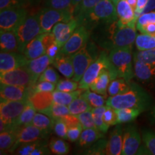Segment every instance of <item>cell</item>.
I'll use <instances>...</instances> for the list:
<instances>
[{"label":"cell","instance_id":"cell-12","mask_svg":"<svg viewBox=\"0 0 155 155\" xmlns=\"http://www.w3.org/2000/svg\"><path fill=\"white\" fill-rule=\"evenodd\" d=\"M71 57L74 69L73 80L79 82L89 65L94 62V59L87 50L86 46L71 55Z\"/></svg>","mask_w":155,"mask_h":155},{"label":"cell","instance_id":"cell-37","mask_svg":"<svg viewBox=\"0 0 155 155\" xmlns=\"http://www.w3.org/2000/svg\"><path fill=\"white\" fill-rule=\"evenodd\" d=\"M135 45L138 50H147L155 48V34L141 33L137 35Z\"/></svg>","mask_w":155,"mask_h":155},{"label":"cell","instance_id":"cell-42","mask_svg":"<svg viewBox=\"0 0 155 155\" xmlns=\"http://www.w3.org/2000/svg\"><path fill=\"white\" fill-rule=\"evenodd\" d=\"M79 88V83L75 81L67 79H61L56 84L55 90L61 91L71 92L76 91Z\"/></svg>","mask_w":155,"mask_h":155},{"label":"cell","instance_id":"cell-20","mask_svg":"<svg viewBox=\"0 0 155 155\" xmlns=\"http://www.w3.org/2000/svg\"><path fill=\"white\" fill-rule=\"evenodd\" d=\"M117 12V24L119 27L127 26L133 21H137L135 19V11L127 0H120L116 5Z\"/></svg>","mask_w":155,"mask_h":155},{"label":"cell","instance_id":"cell-46","mask_svg":"<svg viewBox=\"0 0 155 155\" xmlns=\"http://www.w3.org/2000/svg\"><path fill=\"white\" fill-rule=\"evenodd\" d=\"M155 24V11L142 14L137 19V29L140 31L147 25Z\"/></svg>","mask_w":155,"mask_h":155},{"label":"cell","instance_id":"cell-52","mask_svg":"<svg viewBox=\"0 0 155 155\" xmlns=\"http://www.w3.org/2000/svg\"><path fill=\"white\" fill-rule=\"evenodd\" d=\"M30 4L28 0H0V9L14 8V7H25Z\"/></svg>","mask_w":155,"mask_h":155},{"label":"cell","instance_id":"cell-36","mask_svg":"<svg viewBox=\"0 0 155 155\" xmlns=\"http://www.w3.org/2000/svg\"><path fill=\"white\" fill-rule=\"evenodd\" d=\"M32 124L42 130L50 133L53 130L54 121L50 116L42 113H36L32 121Z\"/></svg>","mask_w":155,"mask_h":155},{"label":"cell","instance_id":"cell-8","mask_svg":"<svg viewBox=\"0 0 155 155\" xmlns=\"http://www.w3.org/2000/svg\"><path fill=\"white\" fill-rule=\"evenodd\" d=\"M38 81L25 67L0 73V81L5 84L31 87L38 82Z\"/></svg>","mask_w":155,"mask_h":155},{"label":"cell","instance_id":"cell-9","mask_svg":"<svg viewBox=\"0 0 155 155\" xmlns=\"http://www.w3.org/2000/svg\"><path fill=\"white\" fill-rule=\"evenodd\" d=\"M89 35L88 28L84 25H79L75 29L72 35L61 49L60 53L71 55L86 47L88 43Z\"/></svg>","mask_w":155,"mask_h":155},{"label":"cell","instance_id":"cell-27","mask_svg":"<svg viewBox=\"0 0 155 155\" xmlns=\"http://www.w3.org/2000/svg\"><path fill=\"white\" fill-rule=\"evenodd\" d=\"M110 81H111V79L108 70L107 68H104L102 70L98 76L93 81L91 84L90 85L89 88L97 94L105 96L106 92L108 91Z\"/></svg>","mask_w":155,"mask_h":155},{"label":"cell","instance_id":"cell-53","mask_svg":"<svg viewBox=\"0 0 155 155\" xmlns=\"http://www.w3.org/2000/svg\"><path fill=\"white\" fill-rule=\"evenodd\" d=\"M104 121L109 127L118 124L117 116H116L115 108L106 106V111L104 114Z\"/></svg>","mask_w":155,"mask_h":155},{"label":"cell","instance_id":"cell-26","mask_svg":"<svg viewBox=\"0 0 155 155\" xmlns=\"http://www.w3.org/2000/svg\"><path fill=\"white\" fill-rule=\"evenodd\" d=\"M29 101L38 112H41L53 104V92L33 93L30 95Z\"/></svg>","mask_w":155,"mask_h":155},{"label":"cell","instance_id":"cell-60","mask_svg":"<svg viewBox=\"0 0 155 155\" xmlns=\"http://www.w3.org/2000/svg\"><path fill=\"white\" fill-rule=\"evenodd\" d=\"M127 1L128 2V3H129V5L131 6V7H132V8L134 9V11H135L136 8H137V0H127Z\"/></svg>","mask_w":155,"mask_h":155},{"label":"cell","instance_id":"cell-4","mask_svg":"<svg viewBox=\"0 0 155 155\" xmlns=\"http://www.w3.org/2000/svg\"><path fill=\"white\" fill-rule=\"evenodd\" d=\"M116 20H118V16L114 2L112 0H101L84 17L81 25L85 26L96 23L108 25Z\"/></svg>","mask_w":155,"mask_h":155},{"label":"cell","instance_id":"cell-48","mask_svg":"<svg viewBox=\"0 0 155 155\" xmlns=\"http://www.w3.org/2000/svg\"><path fill=\"white\" fill-rule=\"evenodd\" d=\"M108 141L105 139H100L97 140L96 142L90 147L89 150L86 151L87 154H106V146H107Z\"/></svg>","mask_w":155,"mask_h":155},{"label":"cell","instance_id":"cell-7","mask_svg":"<svg viewBox=\"0 0 155 155\" xmlns=\"http://www.w3.org/2000/svg\"><path fill=\"white\" fill-rule=\"evenodd\" d=\"M38 14L42 34L50 32L56 24L68 22L74 17L73 12L71 9H57L46 7Z\"/></svg>","mask_w":155,"mask_h":155},{"label":"cell","instance_id":"cell-28","mask_svg":"<svg viewBox=\"0 0 155 155\" xmlns=\"http://www.w3.org/2000/svg\"><path fill=\"white\" fill-rule=\"evenodd\" d=\"M104 134L96 128H88L83 130L78 139V144L82 147H89L96 142L97 140L104 137Z\"/></svg>","mask_w":155,"mask_h":155},{"label":"cell","instance_id":"cell-24","mask_svg":"<svg viewBox=\"0 0 155 155\" xmlns=\"http://www.w3.org/2000/svg\"><path fill=\"white\" fill-rule=\"evenodd\" d=\"M50 64H52L51 60L47 54H45L35 59L29 60L24 67L26 68L38 80L40 75L45 71Z\"/></svg>","mask_w":155,"mask_h":155},{"label":"cell","instance_id":"cell-40","mask_svg":"<svg viewBox=\"0 0 155 155\" xmlns=\"http://www.w3.org/2000/svg\"><path fill=\"white\" fill-rule=\"evenodd\" d=\"M82 95L88 101L89 104L93 108L103 106H104L105 103H106L104 95L102 96L101 94H97V93L91 90H89V89L85 90V91L83 92Z\"/></svg>","mask_w":155,"mask_h":155},{"label":"cell","instance_id":"cell-38","mask_svg":"<svg viewBox=\"0 0 155 155\" xmlns=\"http://www.w3.org/2000/svg\"><path fill=\"white\" fill-rule=\"evenodd\" d=\"M63 139H64L62 138H55V137H53L50 139L49 144H48L50 152L58 155H65L68 154L70 146Z\"/></svg>","mask_w":155,"mask_h":155},{"label":"cell","instance_id":"cell-59","mask_svg":"<svg viewBox=\"0 0 155 155\" xmlns=\"http://www.w3.org/2000/svg\"><path fill=\"white\" fill-rule=\"evenodd\" d=\"M150 120L153 124H155V106L153 107L152 111L150 112Z\"/></svg>","mask_w":155,"mask_h":155},{"label":"cell","instance_id":"cell-2","mask_svg":"<svg viewBox=\"0 0 155 155\" xmlns=\"http://www.w3.org/2000/svg\"><path fill=\"white\" fill-rule=\"evenodd\" d=\"M137 21H133L127 26L121 28L117 20L111 23L108 40L104 45L111 49L120 48H132L137 38Z\"/></svg>","mask_w":155,"mask_h":155},{"label":"cell","instance_id":"cell-30","mask_svg":"<svg viewBox=\"0 0 155 155\" xmlns=\"http://www.w3.org/2000/svg\"><path fill=\"white\" fill-rule=\"evenodd\" d=\"M36 111L37 110L32 106V104L28 101L26 107L25 108L22 114L19 115L17 119L13 124L12 127L15 128V129H19L23 126L31 124L35 117V115L36 114Z\"/></svg>","mask_w":155,"mask_h":155},{"label":"cell","instance_id":"cell-63","mask_svg":"<svg viewBox=\"0 0 155 155\" xmlns=\"http://www.w3.org/2000/svg\"><path fill=\"white\" fill-rule=\"evenodd\" d=\"M112 1H113L114 3L115 4V5H117V3L120 1V0H112Z\"/></svg>","mask_w":155,"mask_h":155},{"label":"cell","instance_id":"cell-56","mask_svg":"<svg viewBox=\"0 0 155 155\" xmlns=\"http://www.w3.org/2000/svg\"><path fill=\"white\" fill-rule=\"evenodd\" d=\"M61 119H63L65 122V124H66L68 128L75 127V126L81 124L78 118L77 117L76 115H73V114H69L68 115L61 118Z\"/></svg>","mask_w":155,"mask_h":155},{"label":"cell","instance_id":"cell-21","mask_svg":"<svg viewBox=\"0 0 155 155\" xmlns=\"http://www.w3.org/2000/svg\"><path fill=\"white\" fill-rule=\"evenodd\" d=\"M19 129L12 127L0 134V150L1 154L13 152L17 148V131Z\"/></svg>","mask_w":155,"mask_h":155},{"label":"cell","instance_id":"cell-34","mask_svg":"<svg viewBox=\"0 0 155 155\" xmlns=\"http://www.w3.org/2000/svg\"><path fill=\"white\" fill-rule=\"evenodd\" d=\"M131 81H126L124 78L118 77L112 80L108 88V94L110 96L121 94L129 89Z\"/></svg>","mask_w":155,"mask_h":155},{"label":"cell","instance_id":"cell-43","mask_svg":"<svg viewBox=\"0 0 155 155\" xmlns=\"http://www.w3.org/2000/svg\"><path fill=\"white\" fill-rule=\"evenodd\" d=\"M45 6L57 9H71L73 12L72 0H45Z\"/></svg>","mask_w":155,"mask_h":155},{"label":"cell","instance_id":"cell-41","mask_svg":"<svg viewBox=\"0 0 155 155\" xmlns=\"http://www.w3.org/2000/svg\"><path fill=\"white\" fill-rule=\"evenodd\" d=\"M142 141L144 146L148 151L149 154L155 155V131L150 129H145L142 131Z\"/></svg>","mask_w":155,"mask_h":155},{"label":"cell","instance_id":"cell-35","mask_svg":"<svg viewBox=\"0 0 155 155\" xmlns=\"http://www.w3.org/2000/svg\"><path fill=\"white\" fill-rule=\"evenodd\" d=\"M40 113L46 114L50 116L52 119H61L63 116L68 115L70 114V111L68 106L62 105V104L53 102L50 107L42 111Z\"/></svg>","mask_w":155,"mask_h":155},{"label":"cell","instance_id":"cell-51","mask_svg":"<svg viewBox=\"0 0 155 155\" xmlns=\"http://www.w3.org/2000/svg\"><path fill=\"white\" fill-rule=\"evenodd\" d=\"M42 141L44 140L21 144L17 148L16 154H20V155H31V154H32V152H33L35 149Z\"/></svg>","mask_w":155,"mask_h":155},{"label":"cell","instance_id":"cell-58","mask_svg":"<svg viewBox=\"0 0 155 155\" xmlns=\"http://www.w3.org/2000/svg\"><path fill=\"white\" fill-rule=\"evenodd\" d=\"M154 10H155V0H148V2H147L146 7H144V9H143L142 12H141V15L145 14V13H147V12H153Z\"/></svg>","mask_w":155,"mask_h":155},{"label":"cell","instance_id":"cell-61","mask_svg":"<svg viewBox=\"0 0 155 155\" xmlns=\"http://www.w3.org/2000/svg\"><path fill=\"white\" fill-rule=\"evenodd\" d=\"M82 1V0H72V5H73V8L74 9L76 6L78 5L79 3L81 2Z\"/></svg>","mask_w":155,"mask_h":155},{"label":"cell","instance_id":"cell-39","mask_svg":"<svg viewBox=\"0 0 155 155\" xmlns=\"http://www.w3.org/2000/svg\"><path fill=\"white\" fill-rule=\"evenodd\" d=\"M106 106H103L100 107L93 108L91 110L96 128L103 134L107 132L108 128H109V126L106 124L104 121V114L106 111Z\"/></svg>","mask_w":155,"mask_h":155},{"label":"cell","instance_id":"cell-15","mask_svg":"<svg viewBox=\"0 0 155 155\" xmlns=\"http://www.w3.org/2000/svg\"><path fill=\"white\" fill-rule=\"evenodd\" d=\"M32 94V86H18L5 84L1 83L0 97L1 99L7 101H24L29 100Z\"/></svg>","mask_w":155,"mask_h":155},{"label":"cell","instance_id":"cell-57","mask_svg":"<svg viewBox=\"0 0 155 155\" xmlns=\"http://www.w3.org/2000/svg\"><path fill=\"white\" fill-rule=\"evenodd\" d=\"M147 2H148V0H137V8L135 9V19L137 20L141 15V12L146 7Z\"/></svg>","mask_w":155,"mask_h":155},{"label":"cell","instance_id":"cell-10","mask_svg":"<svg viewBox=\"0 0 155 155\" xmlns=\"http://www.w3.org/2000/svg\"><path fill=\"white\" fill-rule=\"evenodd\" d=\"M27 16L28 12L25 7L2 9L0 12V29L1 30H16Z\"/></svg>","mask_w":155,"mask_h":155},{"label":"cell","instance_id":"cell-6","mask_svg":"<svg viewBox=\"0 0 155 155\" xmlns=\"http://www.w3.org/2000/svg\"><path fill=\"white\" fill-rule=\"evenodd\" d=\"M15 31L18 40V50L19 53H23L29 42L39 35L42 34L38 13L28 15Z\"/></svg>","mask_w":155,"mask_h":155},{"label":"cell","instance_id":"cell-33","mask_svg":"<svg viewBox=\"0 0 155 155\" xmlns=\"http://www.w3.org/2000/svg\"><path fill=\"white\" fill-rule=\"evenodd\" d=\"M68 106L70 114L73 115H78L83 112L91 111L93 108L82 94L73 100Z\"/></svg>","mask_w":155,"mask_h":155},{"label":"cell","instance_id":"cell-45","mask_svg":"<svg viewBox=\"0 0 155 155\" xmlns=\"http://www.w3.org/2000/svg\"><path fill=\"white\" fill-rule=\"evenodd\" d=\"M76 116L78 118L80 123L81 124V125H82L83 129L96 128L91 110V111L83 112V113H81L80 114H78Z\"/></svg>","mask_w":155,"mask_h":155},{"label":"cell","instance_id":"cell-55","mask_svg":"<svg viewBox=\"0 0 155 155\" xmlns=\"http://www.w3.org/2000/svg\"><path fill=\"white\" fill-rule=\"evenodd\" d=\"M61 48L58 46V45L55 42H54L50 45L49 47L48 48L47 51H46V54L49 56V58H50L52 61V64L53 63V61L55 60V58L57 57L58 54L60 53V51H61Z\"/></svg>","mask_w":155,"mask_h":155},{"label":"cell","instance_id":"cell-18","mask_svg":"<svg viewBox=\"0 0 155 155\" xmlns=\"http://www.w3.org/2000/svg\"><path fill=\"white\" fill-rule=\"evenodd\" d=\"M134 76L141 82L151 84L155 83V64L147 63L134 58Z\"/></svg>","mask_w":155,"mask_h":155},{"label":"cell","instance_id":"cell-16","mask_svg":"<svg viewBox=\"0 0 155 155\" xmlns=\"http://www.w3.org/2000/svg\"><path fill=\"white\" fill-rule=\"evenodd\" d=\"M79 25L78 21L73 17L68 22H59L53 27L51 32L55 35L56 43L60 48H63Z\"/></svg>","mask_w":155,"mask_h":155},{"label":"cell","instance_id":"cell-11","mask_svg":"<svg viewBox=\"0 0 155 155\" xmlns=\"http://www.w3.org/2000/svg\"><path fill=\"white\" fill-rule=\"evenodd\" d=\"M28 101H7L1 99L0 120L3 121L10 127H12L13 124L26 107Z\"/></svg>","mask_w":155,"mask_h":155},{"label":"cell","instance_id":"cell-13","mask_svg":"<svg viewBox=\"0 0 155 155\" xmlns=\"http://www.w3.org/2000/svg\"><path fill=\"white\" fill-rule=\"evenodd\" d=\"M141 135L134 125H129L124 130L122 155L137 154L141 146Z\"/></svg>","mask_w":155,"mask_h":155},{"label":"cell","instance_id":"cell-22","mask_svg":"<svg viewBox=\"0 0 155 155\" xmlns=\"http://www.w3.org/2000/svg\"><path fill=\"white\" fill-rule=\"evenodd\" d=\"M43 36L44 33L39 35L32 41L29 42L25 48L23 54L28 60L35 59L46 54L47 49L43 42Z\"/></svg>","mask_w":155,"mask_h":155},{"label":"cell","instance_id":"cell-19","mask_svg":"<svg viewBox=\"0 0 155 155\" xmlns=\"http://www.w3.org/2000/svg\"><path fill=\"white\" fill-rule=\"evenodd\" d=\"M123 134L124 131L121 125H117L111 131L106 146V154H121L123 147Z\"/></svg>","mask_w":155,"mask_h":155},{"label":"cell","instance_id":"cell-44","mask_svg":"<svg viewBox=\"0 0 155 155\" xmlns=\"http://www.w3.org/2000/svg\"><path fill=\"white\" fill-rule=\"evenodd\" d=\"M133 58L145 63L155 64V48L147 50H138L134 54Z\"/></svg>","mask_w":155,"mask_h":155},{"label":"cell","instance_id":"cell-49","mask_svg":"<svg viewBox=\"0 0 155 155\" xmlns=\"http://www.w3.org/2000/svg\"><path fill=\"white\" fill-rule=\"evenodd\" d=\"M53 131L56 135L60 138L67 139V133L68 127L65 122L62 119H53Z\"/></svg>","mask_w":155,"mask_h":155},{"label":"cell","instance_id":"cell-31","mask_svg":"<svg viewBox=\"0 0 155 155\" xmlns=\"http://www.w3.org/2000/svg\"><path fill=\"white\" fill-rule=\"evenodd\" d=\"M101 1V0H82L73 9V17L78 21L80 25L84 17Z\"/></svg>","mask_w":155,"mask_h":155},{"label":"cell","instance_id":"cell-25","mask_svg":"<svg viewBox=\"0 0 155 155\" xmlns=\"http://www.w3.org/2000/svg\"><path fill=\"white\" fill-rule=\"evenodd\" d=\"M53 65L66 78H73L74 69L71 55L59 53L53 61Z\"/></svg>","mask_w":155,"mask_h":155},{"label":"cell","instance_id":"cell-17","mask_svg":"<svg viewBox=\"0 0 155 155\" xmlns=\"http://www.w3.org/2000/svg\"><path fill=\"white\" fill-rule=\"evenodd\" d=\"M48 132L33 124L23 126L17 131V147L21 144L44 140L48 137Z\"/></svg>","mask_w":155,"mask_h":155},{"label":"cell","instance_id":"cell-14","mask_svg":"<svg viewBox=\"0 0 155 155\" xmlns=\"http://www.w3.org/2000/svg\"><path fill=\"white\" fill-rule=\"evenodd\" d=\"M29 60L19 52H1L0 73L24 67Z\"/></svg>","mask_w":155,"mask_h":155},{"label":"cell","instance_id":"cell-3","mask_svg":"<svg viewBox=\"0 0 155 155\" xmlns=\"http://www.w3.org/2000/svg\"><path fill=\"white\" fill-rule=\"evenodd\" d=\"M131 50L132 48H114L108 54V58L117 71L118 76L127 81H131L134 77Z\"/></svg>","mask_w":155,"mask_h":155},{"label":"cell","instance_id":"cell-23","mask_svg":"<svg viewBox=\"0 0 155 155\" xmlns=\"http://www.w3.org/2000/svg\"><path fill=\"white\" fill-rule=\"evenodd\" d=\"M0 47L1 52H19L16 31L13 30H1Z\"/></svg>","mask_w":155,"mask_h":155},{"label":"cell","instance_id":"cell-47","mask_svg":"<svg viewBox=\"0 0 155 155\" xmlns=\"http://www.w3.org/2000/svg\"><path fill=\"white\" fill-rule=\"evenodd\" d=\"M60 80L59 75L52 66H48L45 71L40 75L38 81H48L57 84Z\"/></svg>","mask_w":155,"mask_h":155},{"label":"cell","instance_id":"cell-5","mask_svg":"<svg viewBox=\"0 0 155 155\" xmlns=\"http://www.w3.org/2000/svg\"><path fill=\"white\" fill-rule=\"evenodd\" d=\"M104 68H107L110 73L111 81L118 78V73L115 68L112 65L108 55L106 52H101L98 58L89 65V67L83 74L82 78L79 81V88L88 89L93 81L98 76L101 71Z\"/></svg>","mask_w":155,"mask_h":155},{"label":"cell","instance_id":"cell-29","mask_svg":"<svg viewBox=\"0 0 155 155\" xmlns=\"http://www.w3.org/2000/svg\"><path fill=\"white\" fill-rule=\"evenodd\" d=\"M85 89L79 88L74 91L65 92L61 91L55 90L53 91V101L57 104H62V105L68 106L73 100L80 96L83 92L84 91Z\"/></svg>","mask_w":155,"mask_h":155},{"label":"cell","instance_id":"cell-50","mask_svg":"<svg viewBox=\"0 0 155 155\" xmlns=\"http://www.w3.org/2000/svg\"><path fill=\"white\" fill-rule=\"evenodd\" d=\"M56 84L48 81H38L32 86V94L39 92H53L55 90Z\"/></svg>","mask_w":155,"mask_h":155},{"label":"cell","instance_id":"cell-62","mask_svg":"<svg viewBox=\"0 0 155 155\" xmlns=\"http://www.w3.org/2000/svg\"><path fill=\"white\" fill-rule=\"evenodd\" d=\"M30 4H37L38 2H40V1H42V0H28Z\"/></svg>","mask_w":155,"mask_h":155},{"label":"cell","instance_id":"cell-54","mask_svg":"<svg viewBox=\"0 0 155 155\" xmlns=\"http://www.w3.org/2000/svg\"><path fill=\"white\" fill-rule=\"evenodd\" d=\"M83 128L82 125L79 124L75 127H70L68 129V133H67V139L70 141H72V142H75L80 138V136L82 133Z\"/></svg>","mask_w":155,"mask_h":155},{"label":"cell","instance_id":"cell-32","mask_svg":"<svg viewBox=\"0 0 155 155\" xmlns=\"http://www.w3.org/2000/svg\"><path fill=\"white\" fill-rule=\"evenodd\" d=\"M141 112L142 111L138 108H123L116 109L117 124H121L131 123L138 117Z\"/></svg>","mask_w":155,"mask_h":155},{"label":"cell","instance_id":"cell-1","mask_svg":"<svg viewBox=\"0 0 155 155\" xmlns=\"http://www.w3.org/2000/svg\"><path fill=\"white\" fill-rule=\"evenodd\" d=\"M152 97L137 83H130L129 89L121 94L110 96L106 106L118 109L123 108H138L141 111L148 110L152 104Z\"/></svg>","mask_w":155,"mask_h":155}]
</instances>
